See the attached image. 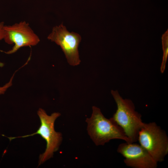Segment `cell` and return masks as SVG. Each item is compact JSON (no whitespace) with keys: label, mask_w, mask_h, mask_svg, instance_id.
Wrapping results in <instances>:
<instances>
[{"label":"cell","mask_w":168,"mask_h":168,"mask_svg":"<svg viewBox=\"0 0 168 168\" xmlns=\"http://www.w3.org/2000/svg\"><path fill=\"white\" fill-rule=\"evenodd\" d=\"M111 93L117 106L111 118L122 128L131 143L136 142L138 132L144 123L141 114L135 110L131 100L123 99L117 90H112Z\"/></svg>","instance_id":"2"},{"label":"cell","mask_w":168,"mask_h":168,"mask_svg":"<svg viewBox=\"0 0 168 168\" xmlns=\"http://www.w3.org/2000/svg\"><path fill=\"white\" fill-rule=\"evenodd\" d=\"M3 30L5 42L14 44L11 49L5 52L7 54L14 53L23 47L35 46L40 41L38 36L24 21L11 26H4Z\"/></svg>","instance_id":"6"},{"label":"cell","mask_w":168,"mask_h":168,"mask_svg":"<svg viewBox=\"0 0 168 168\" xmlns=\"http://www.w3.org/2000/svg\"><path fill=\"white\" fill-rule=\"evenodd\" d=\"M37 114L41 124L36 132L24 136L10 137L8 138L11 141L17 138H25L37 134L40 135L46 141V146L44 152L40 156V165L53 157L54 152L58 150L63 138L62 133L55 131L54 128L55 121L61 115L59 113L54 112L50 115H48L44 110L40 108Z\"/></svg>","instance_id":"4"},{"label":"cell","mask_w":168,"mask_h":168,"mask_svg":"<svg viewBox=\"0 0 168 168\" xmlns=\"http://www.w3.org/2000/svg\"><path fill=\"white\" fill-rule=\"evenodd\" d=\"M4 26V22H0V40L3 39L4 36V32L3 27Z\"/></svg>","instance_id":"9"},{"label":"cell","mask_w":168,"mask_h":168,"mask_svg":"<svg viewBox=\"0 0 168 168\" xmlns=\"http://www.w3.org/2000/svg\"><path fill=\"white\" fill-rule=\"evenodd\" d=\"M92 110L91 117L87 118L86 121L88 134L96 145H104L114 139L131 143L122 128L112 118H106L96 106H92Z\"/></svg>","instance_id":"1"},{"label":"cell","mask_w":168,"mask_h":168,"mask_svg":"<svg viewBox=\"0 0 168 168\" xmlns=\"http://www.w3.org/2000/svg\"><path fill=\"white\" fill-rule=\"evenodd\" d=\"M3 66V63H0V67H2ZM13 76H12L10 79L9 82L3 86L0 87V95L3 94L6 91L7 89L9 87L12 85V80Z\"/></svg>","instance_id":"8"},{"label":"cell","mask_w":168,"mask_h":168,"mask_svg":"<svg viewBox=\"0 0 168 168\" xmlns=\"http://www.w3.org/2000/svg\"><path fill=\"white\" fill-rule=\"evenodd\" d=\"M117 152L124 158L126 166L133 168H156L157 163L139 144L125 142L119 145Z\"/></svg>","instance_id":"7"},{"label":"cell","mask_w":168,"mask_h":168,"mask_svg":"<svg viewBox=\"0 0 168 168\" xmlns=\"http://www.w3.org/2000/svg\"><path fill=\"white\" fill-rule=\"evenodd\" d=\"M47 38L61 47L70 65L80 64L81 61L78 47L82 38L79 34L69 32L62 23L53 27Z\"/></svg>","instance_id":"5"},{"label":"cell","mask_w":168,"mask_h":168,"mask_svg":"<svg viewBox=\"0 0 168 168\" xmlns=\"http://www.w3.org/2000/svg\"><path fill=\"white\" fill-rule=\"evenodd\" d=\"M138 141L156 162L164 161L168 153V138L155 122L144 123L138 132Z\"/></svg>","instance_id":"3"}]
</instances>
